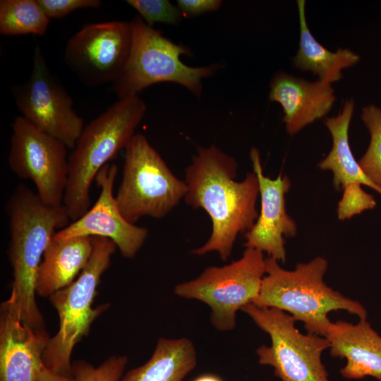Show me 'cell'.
Segmentation results:
<instances>
[{
    "label": "cell",
    "mask_w": 381,
    "mask_h": 381,
    "mask_svg": "<svg viewBox=\"0 0 381 381\" xmlns=\"http://www.w3.org/2000/svg\"><path fill=\"white\" fill-rule=\"evenodd\" d=\"M238 164L214 145L199 147L185 169L186 202L202 208L212 220V233L206 243L192 253L217 252L223 261L231 256L237 236L249 231L258 214L256 200L259 183L254 171L236 181Z\"/></svg>",
    "instance_id": "cell-1"
},
{
    "label": "cell",
    "mask_w": 381,
    "mask_h": 381,
    "mask_svg": "<svg viewBox=\"0 0 381 381\" xmlns=\"http://www.w3.org/2000/svg\"><path fill=\"white\" fill-rule=\"evenodd\" d=\"M8 219V259L13 270L9 298L1 308L14 315L37 332H45L44 322L36 301V279L44 253L54 234L69 223L62 205L44 204L36 192L18 185L6 204Z\"/></svg>",
    "instance_id": "cell-2"
},
{
    "label": "cell",
    "mask_w": 381,
    "mask_h": 381,
    "mask_svg": "<svg viewBox=\"0 0 381 381\" xmlns=\"http://www.w3.org/2000/svg\"><path fill=\"white\" fill-rule=\"evenodd\" d=\"M146 104L138 95L118 100L84 127L68 155L69 172L63 205L75 221L90 207V187L118 152L125 149L143 120Z\"/></svg>",
    "instance_id": "cell-3"
},
{
    "label": "cell",
    "mask_w": 381,
    "mask_h": 381,
    "mask_svg": "<svg viewBox=\"0 0 381 381\" xmlns=\"http://www.w3.org/2000/svg\"><path fill=\"white\" fill-rule=\"evenodd\" d=\"M273 258H265V274L260 293L252 303L259 307L288 312L302 322L308 334L323 337L331 321V311L346 310L366 319L367 312L358 301L344 296L323 280L328 262L317 257L286 270Z\"/></svg>",
    "instance_id": "cell-4"
},
{
    "label": "cell",
    "mask_w": 381,
    "mask_h": 381,
    "mask_svg": "<svg viewBox=\"0 0 381 381\" xmlns=\"http://www.w3.org/2000/svg\"><path fill=\"white\" fill-rule=\"evenodd\" d=\"M116 248L111 240L93 236L90 258L78 277L49 297L59 318V330L49 339L42 355L44 367L52 373L72 376L71 358L74 346L109 307V303L96 308L92 304L102 275L109 267Z\"/></svg>",
    "instance_id": "cell-5"
},
{
    "label": "cell",
    "mask_w": 381,
    "mask_h": 381,
    "mask_svg": "<svg viewBox=\"0 0 381 381\" xmlns=\"http://www.w3.org/2000/svg\"><path fill=\"white\" fill-rule=\"evenodd\" d=\"M132 43L125 68L111 90L121 99L138 95L145 88L159 83L179 84L200 98L202 80L215 75L222 64L190 66L181 56L192 54L190 49L176 44L159 30L147 25L140 16L131 21Z\"/></svg>",
    "instance_id": "cell-6"
},
{
    "label": "cell",
    "mask_w": 381,
    "mask_h": 381,
    "mask_svg": "<svg viewBox=\"0 0 381 381\" xmlns=\"http://www.w3.org/2000/svg\"><path fill=\"white\" fill-rule=\"evenodd\" d=\"M187 193L146 136L135 133L125 147L122 177L115 200L122 216L135 224L147 216L164 217Z\"/></svg>",
    "instance_id": "cell-7"
},
{
    "label": "cell",
    "mask_w": 381,
    "mask_h": 381,
    "mask_svg": "<svg viewBox=\"0 0 381 381\" xmlns=\"http://www.w3.org/2000/svg\"><path fill=\"white\" fill-rule=\"evenodd\" d=\"M265 274L263 253L246 248L238 260L222 267L211 266L195 279L177 284L179 297L203 302L210 308V322L227 332L236 325V313L258 297Z\"/></svg>",
    "instance_id": "cell-8"
},
{
    "label": "cell",
    "mask_w": 381,
    "mask_h": 381,
    "mask_svg": "<svg viewBox=\"0 0 381 381\" xmlns=\"http://www.w3.org/2000/svg\"><path fill=\"white\" fill-rule=\"evenodd\" d=\"M241 310L270 337V346L256 351L260 364L273 367L282 381H330L321 361L322 351L329 348L327 339L301 333L296 320L277 308L249 303Z\"/></svg>",
    "instance_id": "cell-9"
},
{
    "label": "cell",
    "mask_w": 381,
    "mask_h": 381,
    "mask_svg": "<svg viewBox=\"0 0 381 381\" xmlns=\"http://www.w3.org/2000/svg\"><path fill=\"white\" fill-rule=\"evenodd\" d=\"M67 148L20 115L12 123L8 163L16 176L32 181L44 204L58 207L63 205L68 183Z\"/></svg>",
    "instance_id": "cell-10"
},
{
    "label": "cell",
    "mask_w": 381,
    "mask_h": 381,
    "mask_svg": "<svg viewBox=\"0 0 381 381\" xmlns=\"http://www.w3.org/2000/svg\"><path fill=\"white\" fill-rule=\"evenodd\" d=\"M21 116L41 131L73 149L84 128V121L75 111L73 99L51 72L41 48L36 46L29 78L11 87Z\"/></svg>",
    "instance_id": "cell-11"
},
{
    "label": "cell",
    "mask_w": 381,
    "mask_h": 381,
    "mask_svg": "<svg viewBox=\"0 0 381 381\" xmlns=\"http://www.w3.org/2000/svg\"><path fill=\"white\" fill-rule=\"evenodd\" d=\"M131 43V22L88 23L68 40L64 61L87 87L114 83L125 68Z\"/></svg>",
    "instance_id": "cell-12"
},
{
    "label": "cell",
    "mask_w": 381,
    "mask_h": 381,
    "mask_svg": "<svg viewBox=\"0 0 381 381\" xmlns=\"http://www.w3.org/2000/svg\"><path fill=\"white\" fill-rule=\"evenodd\" d=\"M118 167L107 164L97 174L99 197L92 207L78 219L58 230L53 238L65 240L78 236H101L111 240L121 255L134 258L148 236V229L128 222L121 214L114 194Z\"/></svg>",
    "instance_id": "cell-13"
},
{
    "label": "cell",
    "mask_w": 381,
    "mask_h": 381,
    "mask_svg": "<svg viewBox=\"0 0 381 381\" xmlns=\"http://www.w3.org/2000/svg\"><path fill=\"white\" fill-rule=\"evenodd\" d=\"M250 157L258 180L261 208L254 225L245 234L244 246L266 252L269 257L284 262V237L294 236L297 232L296 224L285 207L284 197L291 181L282 173L274 179L265 176L257 149H251Z\"/></svg>",
    "instance_id": "cell-14"
},
{
    "label": "cell",
    "mask_w": 381,
    "mask_h": 381,
    "mask_svg": "<svg viewBox=\"0 0 381 381\" xmlns=\"http://www.w3.org/2000/svg\"><path fill=\"white\" fill-rule=\"evenodd\" d=\"M50 338L1 308L0 381H38Z\"/></svg>",
    "instance_id": "cell-15"
},
{
    "label": "cell",
    "mask_w": 381,
    "mask_h": 381,
    "mask_svg": "<svg viewBox=\"0 0 381 381\" xmlns=\"http://www.w3.org/2000/svg\"><path fill=\"white\" fill-rule=\"evenodd\" d=\"M270 89L269 99L282 107L283 121L291 135L326 115L336 99L331 83L308 81L284 72L272 78Z\"/></svg>",
    "instance_id": "cell-16"
},
{
    "label": "cell",
    "mask_w": 381,
    "mask_h": 381,
    "mask_svg": "<svg viewBox=\"0 0 381 381\" xmlns=\"http://www.w3.org/2000/svg\"><path fill=\"white\" fill-rule=\"evenodd\" d=\"M323 337L329 343L330 355L345 358L341 375L349 379L373 376L381 381V337L366 319L351 323L330 322Z\"/></svg>",
    "instance_id": "cell-17"
},
{
    "label": "cell",
    "mask_w": 381,
    "mask_h": 381,
    "mask_svg": "<svg viewBox=\"0 0 381 381\" xmlns=\"http://www.w3.org/2000/svg\"><path fill=\"white\" fill-rule=\"evenodd\" d=\"M92 251L91 236L65 240L52 238L38 269L36 294L49 297L70 285L87 265Z\"/></svg>",
    "instance_id": "cell-18"
},
{
    "label": "cell",
    "mask_w": 381,
    "mask_h": 381,
    "mask_svg": "<svg viewBox=\"0 0 381 381\" xmlns=\"http://www.w3.org/2000/svg\"><path fill=\"white\" fill-rule=\"evenodd\" d=\"M196 364V349L189 339L160 337L147 361L119 381H182Z\"/></svg>",
    "instance_id": "cell-19"
},
{
    "label": "cell",
    "mask_w": 381,
    "mask_h": 381,
    "mask_svg": "<svg viewBox=\"0 0 381 381\" xmlns=\"http://www.w3.org/2000/svg\"><path fill=\"white\" fill-rule=\"evenodd\" d=\"M353 111L354 102L349 100L344 103L340 114L325 119V124L332 135V147L327 156L319 163V167L333 173V184L337 190L348 183H358L381 195V188L366 176L350 147L349 128Z\"/></svg>",
    "instance_id": "cell-20"
},
{
    "label": "cell",
    "mask_w": 381,
    "mask_h": 381,
    "mask_svg": "<svg viewBox=\"0 0 381 381\" xmlns=\"http://www.w3.org/2000/svg\"><path fill=\"white\" fill-rule=\"evenodd\" d=\"M300 42L294 65L302 71H310L318 79L332 83L342 78L341 70L351 67L359 60V56L348 49L332 52L321 45L310 32L306 22L304 0L297 1Z\"/></svg>",
    "instance_id": "cell-21"
},
{
    "label": "cell",
    "mask_w": 381,
    "mask_h": 381,
    "mask_svg": "<svg viewBox=\"0 0 381 381\" xmlns=\"http://www.w3.org/2000/svg\"><path fill=\"white\" fill-rule=\"evenodd\" d=\"M50 18L38 0H1L0 33L6 36H44Z\"/></svg>",
    "instance_id": "cell-22"
},
{
    "label": "cell",
    "mask_w": 381,
    "mask_h": 381,
    "mask_svg": "<svg viewBox=\"0 0 381 381\" xmlns=\"http://www.w3.org/2000/svg\"><path fill=\"white\" fill-rule=\"evenodd\" d=\"M361 119L369 131V146L358 160L366 176L381 188V108L375 104L363 109Z\"/></svg>",
    "instance_id": "cell-23"
},
{
    "label": "cell",
    "mask_w": 381,
    "mask_h": 381,
    "mask_svg": "<svg viewBox=\"0 0 381 381\" xmlns=\"http://www.w3.org/2000/svg\"><path fill=\"white\" fill-rule=\"evenodd\" d=\"M128 363L126 355H112L98 366L76 360L72 362V377L74 381H119Z\"/></svg>",
    "instance_id": "cell-24"
},
{
    "label": "cell",
    "mask_w": 381,
    "mask_h": 381,
    "mask_svg": "<svg viewBox=\"0 0 381 381\" xmlns=\"http://www.w3.org/2000/svg\"><path fill=\"white\" fill-rule=\"evenodd\" d=\"M126 3L150 27L157 23L178 25L183 18L177 6L168 0H128Z\"/></svg>",
    "instance_id": "cell-25"
},
{
    "label": "cell",
    "mask_w": 381,
    "mask_h": 381,
    "mask_svg": "<svg viewBox=\"0 0 381 381\" xmlns=\"http://www.w3.org/2000/svg\"><path fill=\"white\" fill-rule=\"evenodd\" d=\"M342 188L343 195L337 210L339 219H351L354 215L373 209L376 206L373 196L363 190L361 184L351 183Z\"/></svg>",
    "instance_id": "cell-26"
},
{
    "label": "cell",
    "mask_w": 381,
    "mask_h": 381,
    "mask_svg": "<svg viewBox=\"0 0 381 381\" xmlns=\"http://www.w3.org/2000/svg\"><path fill=\"white\" fill-rule=\"evenodd\" d=\"M38 1L50 19L64 18L76 10L97 8L102 6L100 0H38Z\"/></svg>",
    "instance_id": "cell-27"
},
{
    "label": "cell",
    "mask_w": 381,
    "mask_h": 381,
    "mask_svg": "<svg viewBox=\"0 0 381 381\" xmlns=\"http://www.w3.org/2000/svg\"><path fill=\"white\" fill-rule=\"evenodd\" d=\"M220 0H178L176 6L183 17H195L202 13L217 11L222 6Z\"/></svg>",
    "instance_id": "cell-28"
},
{
    "label": "cell",
    "mask_w": 381,
    "mask_h": 381,
    "mask_svg": "<svg viewBox=\"0 0 381 381\" xmlns=\"http://www.w3.org/2000/svg\"><path fill=\"white\" fill-rule=\"evenodd\" d=\"M38 381H74L72 376H64L48 370L45 367L42 370Z\"/></svg>",
    "instance_id": "cell-29"
},
{
    "label": "cell",
    "mask_w": 381,
    "mask_h": 381,
    "mask_svg": "<svg viewBox=\"0 0 381 381\" xmlns=\"http://www.w3.org/2000/svg\"><path fill=\"white\" fill-rule=\"evenodd\" d=\"M190 381H224L219 376L212 374L206 373L202 374Z\"/></svg>",
    "instance_id": "cell-30"
}]
</instances>
